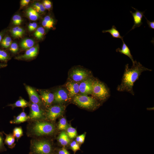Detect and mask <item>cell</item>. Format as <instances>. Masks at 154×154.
I'll return each instance as SVG.
<instances>
[{
  "mask_svg": "<svg viewBox=\"0 0 154 154\" xmlns=\"http://www.w3.org/2000/svg\"><path fill=\"white\" fill-rule=\"evenodd\" d=\"M30 111L29 118L32 119H38L43 116V112L38 104L32 103L30 105Z\"/></svg>",
  "mask_w": 154,
  "mask_h": 154,
  "instance_id": "cell-11",
  "label": "cell"
},
{
  "mask_svg": "<svg viewBox=\"0 0 154 154\" xmlns=\"http://www.w3.org/2000/svg\"><path fill=\"white\" fill-rule=\"evenodd\" d=\"M91 95L100 102H104L110 97L109 89L104 82L96 78L93 82Z\"/></svg>",
  "mask_w": 154,
  "mask_h": 154,
  "instance_id": "cell-2",
  "label": "cell"
},
{
  "mask_svg": "<svg viewBox=\"0 0 154 154\" xmlns=\"http://www.w3.org/2000/svg\"><path fill=\"white\" fill-rule=\"evenodd\" d=\"M6 151L3 143V138L2 134L0 132V152Z\"/></svg>",
  "mask_w": 154,
  "mask_h": 154,
  "instance_id": "cell-34",
  "label": "cell"
},
{
  "mask_svg": "<svg viewBox=\"0 0 154 154\" xmlns=\"http://www.w3.org/2000/svg\"><path fill=\"white\" fill-rule=\"evenodd\" d=\"M26 91L28 94L30 100L32 103L38 105L41 103L39 96L36 91L32 87L27 85L25 86Z\"/></svg>",
  "mask_w": 154,
  "mask_h": 154,
  "instance_id": "cell-14",
  "label": "cell"
},
{
  "mask_svg": "<svg viewBox=\"0 0 154 154\" xmlns=\"http://www.w3.org/2000/svg\"><path fill=\"white\" fill-rule=\"evenodd\" d=\"M11 42V38L9 36H6L2 40L1 44L3 47L7 48L10 46Z\"/></svg>",
  "mask_w": 154,
  "mask_h": 154,
  "instance_id": "cell-24",
  "label": "cell"
},
{
  "mask_svg": "<svg viewBox=\"0 0 154 154\" xmlns=\"http://www.w3.org/2000/svg\"><path fill=\"white\" fill-rule=\"evenodd\" d=\"M4 34V32H1L0 33V42L2 40L3 36Z\"/></svg>",
  "mask_w": 154,
  "mask_h": 154,
  "instance_id": "cell-45",
  "label": "cell"
},
{
  "mask_svg": "<svg viewBox=\"0 0 154 154\" xmlns=\"http://www.w3.org/2000/svg\"><path fill=\"white\" fill-rule=\"evenodd\" d=\"M59 142L62 145H67L70 142V138L67 133L64 131H62L60 134L58 138Z\"/></svg>",
  "mask_w": 154,
  "mask_h": 154,
  "instance_id": "cell-20",
  "label": "cell"
},
{
  "mask_svg": "<svg viewBox=\"0 0 154 154\" xmlns=\"http://www.w3.org/2000/svg\"><path fill=\"white\" fill-rule=\"evenodd\" d=\"M19 116L26 120L29 118V116H27L26 114L24 112H22L19 115Z\"/></svg>",
  "mask_w": 154,
  "mask_h": 154,
  "instance_id": "cell-43",
  "label": "cell"
},
{
  "mask_svg": "<svg viewBox=\"0 0 154 154\" xmlns=\"http://www.w3.org/2000/svg\"><path fill=\"white\" fill-rule=\"evenodd\" d=\"M132 64L130 68L128 64L125 65L121 83L118 86L117 90L119 92H127L134 95L133 87L134 83L143 72L152 70L144 67L136 60Z\"/></svg>",
  "mask_w": 154,
  "mask_h": 154,
  "instance_id": "cell-1",
  "label": "cell"
},
{
  "mask_svg": "<svg viewBox=\"0 0 154 154\" xmlns=\"http://www.w3.org/2000/svg\"><path fill=\"white\" fill-rule=\"evenodd\" d=\"M102 32L103 33H109L111 35L113 38H119L121 39L122 40H123V37H122L121 36L119 32L114 25H113L111 29L103 30Z\"/></svg>",
  "mask_w": 154,
  "mask_h": 154,
  "instance_id": "cell-18",
  "label": "cell"
},
{
  "mask_svg": "<svg viewBox=\"0 0 154 154\" xmlns=\"http://www.w3.org/2000/svg\"><path fill=\"white\" fill-rule=\"evenodd\" d=\"M85 137V135L84 134L77 136L76 138V142L80 143H82L84 142Z\"/></svg>",
  "mask_w": 154,
  "mask_h": 154,
  "instance_id": "cell-36",
  "label": "cell"
},
{
  "mask_svg": "<svg viewBox=\"0 0 154 154\" xmlns=\"http://www.w3.org/2000/svg\"><path fill=\"white\" fill-rule=\"evenodd\" d=\"M122 45L121 48H117L116 51V52H119L121 54H124L128 56L131 60L133 63L134 60H133L132 55H131L130 50L128 47L125 43L123 40Z\"/></svg>",
  "mask_w": 154,
  "mask_h": 154,
  "instance_id": "cell-16",
  "label": "cell"
},
{
  "mask_svg": "<svg viewBox=\"0 0 154 154\" xmlns=\"http://www.w3.org/2000/svg\"><path fill=\"white\" fill-rule=\"evenodd\" d=\"M54 22L53 19L50 17H45L42 22V26L47 29H50L53 27Z\"/></svg>",
  "mask_w": 154,
  "mask_h": 154,
  "instance_id": "cell-23",
  "label": "cell"
},
{
  "mask_svg": "<svg viewBox=\"0 0 154 154\" xmlns=\"http://www.w3.org/2000/svg\"><path fill=\"white\" fill-rule=\"evenodd\" d=\"M94 78L93 77H92L79 83V91L80 95H91Z\"/></svg>",
  "mask_w": 154,
  "mask_h": 154,
  "instance_id": "cell-7",
  "label": "cell"
},
{
  "mask_svg": "<svg viewBox=\"0 0 154 154\" xmlns=\"http://www.w3.org/2000/svg\"><path fill=\"white\" fill-rule=\"evenodd\" d=\"M26 13L27 15L31 20L36 21L39 17L38 12L32 7L28 8L26 10Z\"/></svg>",
  "mask_w": 154,
  "mask_h": 154,
  "instance_id": "cell-17",
  "label": "cell"
},
{
  "mask_svg": "<svg viewBox=\"0 0 154 154\" xmlns=\"http://www.w3.org/2000/svg\"><path fill=\"white\" fill-rule=\"evenodd\" d=\"M34 9L38 12H43L45 11V9L43 5L41 3H40L39 7L35 8Z\"/></svg>",
  "mask_w": 154,
  "mask_h": 154,
  "instance_id": "cell-39",
  "label": "cell"
},
{
  "mask_svg": "<svg viewBox=\"0 0 154 154\" xmlns=\"http://www.w3.org/2000/svg\"><path fill=\"white\" fill-rule=\"evenodd\" d=\"M70 148L75 153L77 151L80 149L79 144L75 141L72 142L70 144Z\"/></svg>",
  "mask_w": 154,
  "mask_h": 154,
  "instance_id": "cell-31",
  "label": "cell"
},
{
  "mask_svg": "<svg viewBox=\"0 0 154 154\" xmlns=\"http://www.w3.org/2000/svg\"><path fill=\"white\" fill-rule=\"evenodd\" d=\"M45 8L46 9H49L51 8L52 6L51 2L48 0L44 1L42 4Z\"/></svg>",
  "mask_w": 154,
  "mask_h": 154,
  "instance_id": "cell-35",
  "label": "cell"
},
{
  "mask_svg": "<svg viewBox=\"0 0 154 154\" xmlns=\"http://www.w3.org/2000/svg\"><path fill=\"white\" fill-rule=\"evenodd\" d=\"M54 101L61 103L67 101L70 98L66 89L60 88L58 89L54 93Z\"/></svg>",
  "mask_w": 154,
  "mask_h": 154,
  "instance_id": "cell-10",
  "label": "cell"
},
{
  "mask_svg": "<svg viewBox=\"0 0 154 154\" xmlns=\"http://www.w3.org/2000/svg\"><path fill=\"white\" fill-rule=\"evenodd\" d=\"M24 33V30L22 28L19 27L18 30V37H22Z\"/></svg>",
  "mask_w": 154,
  "mask_h": 154,
  "instance_id": "cell-42",
  "label": "cell"
},
{
  "mask_svg": "<svg viewBox=\"0 0 154 154\" xmlns=\"http://www.w3.org/2000/svg\"><path fill=\"white\" fill-rule=\"evenodd\" d=\"M44 33L45 30L44 28L42 27H40L37 29L34 34L37 38L40 39L42 38Z\"/></svg>",
  "mask_w": 154,
  "mask_h": 154,
  "instance_id": "cell-27",
  "label": "cell"
},
{
  "mask_svg": "<svg viewBox=\"0 0 154 154\" xmlns=\"http://www.w3.org/2000/svg\"><path fill=\"white\" fill-rule=\"evenodd\" d=\"M7 65L0 63V68H4Z\"/></svg>",
  "mask_w": 154,
  "mask_h": 154,
  "instance_id": "cell-46",
  "label": "cell"
},
{
  "mask_svg": "<svg viewBox=\"0 0 154 154\" xmlns=\"http://www.w3.org/2000/svg\"><path fill=\"white\" fill-rule=\"evenodd\" d=\"M30 1V0H22L21 1V5L24 6L27 5Z\"/></svg>",
  "mask_w": 154,
  "mask_h": 154,
  "instance_id": "cell-44",
  "label": "cell"
},
{
  "mask_svg": "<svg viewBox=\"0 0 154 154\" xmlns=\"http://www.w3.org/2000/svg\"><path fill=\"white\" fill-rule=\"evenodd\" d=\"M32 149L34 154H51L52 152L51 144L44 140L34 141L32 143Z\"/></svg>",
  "mask_w": 154,
  "mask_h": 154,
  "instance_id": "cell-6",
  "label": "cell"
},
{
  "mask_svg": "<svg viewBox=\"0 0 154 154\" xmlns=\"http://www.w3.org/2000/svg\"><path fill=\"white\" fill-rule=\"evenodd\" d=\"M132 7L135 10V12L133 13L131 11H130L133 17L134 25L129 31L140 27L143 23L142 22L143 17L144 16V14L145 11L142 12L133 7Z\"/></svg>",
  "mask_w": 154,
  "mask_h": 154,
  "instance_id": "cell-13",
  "label": "cell"
},
{
  "mask_svg": "<svg viewBox=\"0 0 154 154\" xmlns=\"http://www.w3.org/2000/svg\"><path fill=\"white\" fill-rule=\"evenodd\" d=\"M29 105V103L24 99L21 98L13 104H10L8 106H11L12 108L16 107L25 108Z\"/></svg>",
  "mask_w": 154,
  "mask_h": 154,
  "instance_id": "cell-22",
  "label": "cell"
},
{
  "mask_svg": "<svg viewBox=\"0 0 154 154\" xmlns=\"http://www.w3.org/2000/svg\"><path fill=\"white\" fill-rule=\"evenodd\" d=\"M35 44L34 40L30 38H25L21 42V47L23 49H28L33 46Z\"/></svg>",
  "mask_w": 154,
  "mask_h": 154,
  "instance_id": "cell-19",
  "label": "cell"
},
{
  "mask_svg": "<svg viewBox=\"0 0 154 154\" xmlns=\"http://www.w3.org/2000/svg\"><path fill=\"white\" fill-rule=\"evenodd\" d=\"M58 154H70L67 150L64 147L60 149L58 152Z\"/></svg>",
  "mask_w": 154,
  "mask_h": 154,
  "instance_id": "cell-41",
  "label": "cell"
},
{
  "mask_svg": "<svg viewBox=\"0 0 154 154\" xmlns=\"http://www.w3.org/2000/svg\"><path fill=\"white\" fill-rule=\"evenodd\" d=\"M67 134L70 139H73L76 136L77 131L75 129L70 127L67 129Z\"/></svg>",
  "mask_w": 154,
  "mask_h": 154,
  "instance_id": "cell-26",
  "label": "cell"
},
{
  "mask_svg": "<svg viewBox=\"0 0 154 154\" xmlns=\"http://www.w3.org/2000/svg\"><path fill=\"white\" fill-rule=\"evenodd\" d=\"M73 101L80 107L92 110L96 109L100 105L98 100L88 95H78L74 97Z\"/></svg>",
  "mask_w": 154,
  "mask_h": 154,
  "instance_id": "cell-3",
  "label": "cell"
},
{
  "mask_svg": "<svg viewBox=\"0 0 154 154\" xmlns=\"http://www.w3.org/2000/svg\"><path fill=\"white\" fill-rule=\"evenodd\" d=\"M13 22L15 25H19L22 22V20L21 17L19 15H16L12 18Z\"/></svg>",
  "mask_w": 154,
  "mask_h": 154,
  "instance_id": "cell-30",
  "label": "cell"
},
{
  "mask_svg": "<svg viewBox=\"0 0 154 154\" xmlns=\"http://www.w3.org/2000/svg\"><path fill=\"white\" fill-rule=\"evenodd\" d=\"M26 121V120L21 117L19 115L16 117L13 120L11 121V123H17L23 122Z\"/></svg>",
  "mask_w": 154,
  "mask_h": 154,
  "instance_id": "cell-33",
  "label": "cell"
},
{
  "mask_svg": "<svg viewBox=\"0 0 154 154\" xmlns=\"http://www.w3.org/2000/svg\"><path fill=\"white\" fill-rule=\"evenodd\" d=\"M38 52L37 46L33 47L27 49L25 53L22 55L16 57L17 59H28L36 56Z\"/></svg>",
  "mask_w": 154,
  "mask_h": 154,
  "instance_id": "cell-15",
  "label": "cell"
},
{
  "mask_svg": "<svg viewBox=\"0 0 154 154\" xmlns=\"http://www.w3.org/2000/svg\"><path fill=\"white\" fill-rule=\"evenodd\" d=\"M79 83L70 80L66 82L65 87L70 98L74 97L80 93Z\"/></svg>",
  "mask_w": 154,
  "mask_h": 154,
  "instance_id": "cell-12",
  "label": "cell"
},
{
  "mask_svg": "<svg viewBox=\"0 0 154 154\" xmlns=\"http://www.w3.org/2000/svg\"><path fill=\"white\" fill-rule=\"evenodd\" d=\"M37 27V23L35 22L30 23L28 26V29L30 31L34 30Z\"/></svg>",
  "mask_w": 154,
  "mask_h": 154,
  "instance_id": "cell-38",
  "label": "cell"
},
{
  "mask_svg": "<svg viewBox=\"0 0 154 154\" xmlns=\"http://www.w3.org/2000/svg\"><path fill=\"white\" fill-rule=\"evenodd\" d=\"M145 18L146 19L147 22L149 27L151 29H154V21H149L144 16Z\"/></svg>",
  "mask_w": 154,
  "mask_h": 154,
  "instance_id": "cell-40",
  "label": "cell"
},
{
  "mask_svg": "<svg viewBox=\"0 0 154 154\" xmlns=\"http://www.w3.org/2000/svg\"><path fill=\"white\" fill-rule=\"evenodd\" d=\"M92 77L91 72L81 68L73 69L69 75L70 81L79 83Z\"/></svg>",
  "mask_w": 154,
  "mask_h": 154,
  "instance_id": "cell-5",
  "label": "cell"
},
{
  "mask_svg": "<svg viewBox=\"0 0 154 154\" xmlns=\"http://www.w3.org/2000/svg\"><path fill=\"white\" fill-rule=\"evenodd\" d=\"M9 58V56L6 51L0 49V60L6 62Z\"/></svg>",
  "mask_w": 154,
  "mask_h": 154,
  "instance_id": "cell-28",
  "label": "cell"
},
{
  "mask_svg": "<svg viewBox=\"0 0 154 154\" xmlns=\"http://www.w3.org/2000/svg\"><path fill=\"white\" fill-rule=\"evenodd\" d=\"M64 110V107L62 105H56L52 106L47 110V116L50 120L54 121L62 114Z\"/></svg>",
  "mask_w": 154,
  "mask_h": 154,
  "instance_id": "cell-8",
  "label": "cell"
},
{
  "mask_svg": "<svg viewBox=\"0 0 154 154\" xmlns=\"http://www.w3.org/2000/svg\"><path fill=\"white\" fill-rule=\"evenodd\" d=\"M39 96L40 99L46 106H49L54 101V94L47 90H39Z\"/></svg>",
  "mask_w": 154,
  "mask_h": 154,
  "instance_id": "cell-9",
  "label": "cell"
},
{
  "mask_svg": "<svg viewBox=\"0 0 154 154\" xmlns=\"http://www.w3.org/2000/svg\"><path fill=\"white\" fill-rule=\"evenodd\" d=\"M13 135L17 139L20 138L23 135L22 129L21 127L15 128L13 130Z\"/></svg>",
  "mask_w": 154,
  "mask_h": 154,
  "instance_id": "cell-29",
  "label": "cell"
},
{
  "mask_svg": "<svg viewBox=\"0 0 154 154\" xmlns=\"http://www.w3.org/2000/svg\"><path fill=\"white\" fill-rule=\"evenodd\" d=\"M6 135V138L5 140V143L9 147L12 148L15 146V137L12 134H7L3 132Z\"/></svg>",
  "mask_w": 154,
  "mask_h": 154,
  "instance_id": "cell-21",
  "label": "cell"
},
{
  "mask_svg": "<svg viewBox=\"0 0 154 154\" xmlns=\"http://www.w3.org/2000/svg\"><path fill=\"white\" fill-rule=\"evenodd\" d=\"M19 27H15L12 29L11 32L12 35L14 37H18V30Z\"/></svg>",
  "mask_w": 154,
  "mask_h": 154,
  "instance_id": "cell-37",
  "label": "cell"
},
{
  "mask_svg": "<svg viewBox=\"0 0 154 154\" xmlns=\"http://www.w3.org/2000/svg\"><path fill=\"white\" fill-rule=\"evenodd\" d=\"M68 125L66 119L64 117L61 119L58 125V129L61 130H65L67 129Z\"/></svg>",
  "mask_w": 154,
  "mask_h": 154,
  "instance_id": "cell-25",
  "label": "cell"
},
{
  "mask_svg": "<svg viewBox=\"0 0 154 154\" xmlns=\"http://www.w3.org/2000/svg\"><path fill=\"white\" fill-rule=\"evenodd\" d=\"M31 130L34 134L41 136L52 133L55 127L52 124L48 122L37 121L34 124Z\"/></svg>",
  "mask_w": 154,
  "mask_h": 154,
  "instance_id": "cell-4",
  "label": "cell"
},
{
  "mask_svg": "<svg viewBox=\"0 0 154 154\" xmlns=\"http://www.w3.org/2000/svg\"><path fill=\"white\" fill-rule=\"evenodd\" d=\"M10 46L9 50L12 52L15 53L18 51V46L16 43H12Z\"/></svg>",
  "mask_w": 154,
  "mask_h": 154,
  "instance_id": "cell-32",
  "label": "cell"
}]
</instances>
